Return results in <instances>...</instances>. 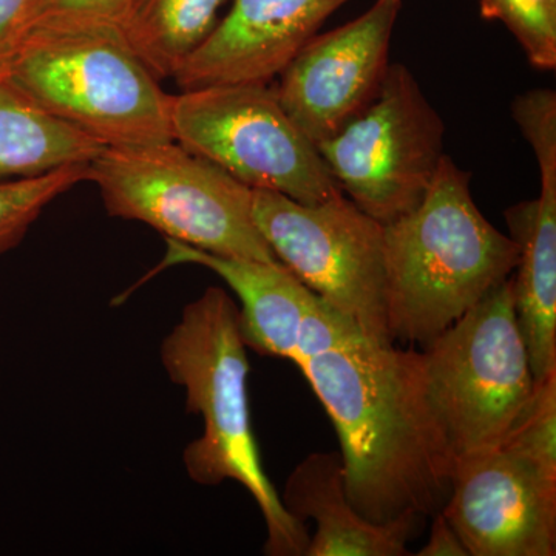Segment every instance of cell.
<instances>
[{"label": "cell", "mask_w": 556, "mask_h": 556, "mask_svg": "<svg viewBox=\"0 0 556 556\" xmlns=\"http://www.w3.org/2000/svg\"><path fill=\"white\" fill-rule=\"evenodd\" d=\"M334 424L348 500L387 525L433 517L456 456L428 399L422 353L357 336L299 365Z\"/></svg>", "instance_id": "obj_1"}, {"label": "cell", "mask_w": 556, "mask_h": 556, "mask_svg": "<svg viewBox=\"0 0 556 556\" xmlns=\"http://www.w3.org/2000/svg\"><path fill=\"white\" fill-rule=\"evenodd\" d=\"M248 346L239 306L222 288H207L182 311L163 340L161 362L185 388L186 408L203 419V434L185 450L186 471L200 485L236 481L265 518V554L305 556L308 527L285 508L260 459L248 397Z\"/></svg>", "instance_id": "obj_2"}, {"label": "cell", "mask_w": 556, "mask_h": 556, "mask_svg": "<svg viewBox=\"0 0 556 556\" xmlns=\"http://www.w3.org/2000/svg\"><path fill=\"white\" fill-rule=\"evenodd\" d=\"M391 339L426 346L511 277L518 244L482 215L470 174L444 155L430 189L383 225Z\"/></svg>", "instance_id": "obj_3"}, {"label": "cell", "mask_w": 556, "mask_h": 556, "mask_svg": "<svg viewBox=\"0 0 556 556\" xmlns=\"http://www.w3.org/2000/svg\"><path fill=\"white\" fill-rule=\"evenodd\" d=\"M2 68L40 108L104 148L174 141L172 94L116 25L35 21Z\"/></svg>", "instance_id": "obj_4"}, {"label": "cell", "mask_w": 556, "mask_h": 556, "mask_svg": "<svg viewBox=\"0 0 556 556\" xmlns=\"http://www.w3.org/2000/svg\"><path fill=\"white\" fill-rule=\"evenodd\" d=\"M89 179L112 217L208 254L278 262L255 225L254 190L177 141L105 148Z\"/></svg>", "instance_id": "obj_5"}, {"label": "cell", "mask_w": 556, "mask_h": 556, "mask_svg": "<svg viewBox=\"0 0 556 556\" xmlns=\"http://www.w3.org/2000/svg\"><path fill=\"white\" fill-rule=\"evenodd\" d=\"M431 407L456 459L500 447L535 393L511 280L424 346Z\"/></svg>", "instance_id": "obj_6"}, {"label": "cell", "mask_w": 556, "mask_h": 556, "mask_svg": "<svg viewBox=\"0 0 556 556\" xmlns=\"http://www.w3.org/2000/svg\"><path fill=\"white\" fill-rule=\"evenodd\" d=\"M172 137L252 190L303 204L343 193L317 146L265 83L217 84L172 97Z\"/></svg>", "instance_id": "obj_7"}, {"label": "cell", "mask_w": 556, "mask_h": 556, "mask_svg": "<svg viewBox=\"0 0 556 556\" xmlns=\"http://www.w3.org/2000/svg\"><path fill=\"white\" fill-rule=\"evenodd\" d=\"M254 219L278 262L372 342L391 345L383 225L345 193L303 204L254 190Z\"/></svg>", "instance_id": "obj_8"}, {"label": "cell", "mask_w": 556, "mask_h": 556, "mask_svg": "<svg viewBox=\"0 0 556 556\" xmlns=\"http://www.w3.org/2000/svg\"><path fill=\"white\" fill-rule=\"evenodd\" d=\"M445 126L404 64H391L378 97L317 144L340 190L382 225L419 206L444 159Z\"/></svg>", "instance_id": "obj_9"}, {"label": "cell", "mask_w": 556, "mask_h": 556, "mask_svg": "<svg viewBox=\"0 0 556 556\" xmlns=\"http://www.w3.org/2000/svg\"><path fill=\"white\" fill-rule=\"evenodd\" d=\"M402 0H376L354 21L311 38L280 73L278 101L314 142L327 141L375 101Z\"/></svg>", "instance_id": "obj_10"}, {"label": "cell", "mask_w": 556, "mask_h": 556, "mask_svg": "<svg viewBox=\"0 0 556 556\" xmlns=\"http://www.w3.org/2000/svg\"><path fill=\"white\" fill-rule=\"evenodd\" d=\"M441 510L470 556L556 554V479L506 445L456 459Z\"/></svg>", "instance_id": "obj_11"}, {"label": "cell", "mask_w": 556, "mask_h": 556, "mask_svg": "<svg viewBox=\"0 0 556 556\" xmlns=\"http://www.w3.org/2000/svg\"><path fill=\"white\" fill-rule=\"evenodd\" d=\"M348 0H233L174 79L182 90L276 78Z\"/></svg>", "instance_id": "obj_12"}, {"label": "cell", "mask_w": 556, "mask_h": 556, "mask_svg": "<svg viewBox=\"0 0 556 556\" xmlns=\"http://www.w3.org/2000/svg\"><path fill=\"white\" fill-rule=\"evenodd\" d=\"M285 508L306 526L314 521L305 556H402L419 517L376 525L348 500L340 452H316L291 471L280 497Z\"/></svg>", "instance_id": "obj_13"}, {"label": "cell", "mask_w": 556, "mask_h": 556, "mask_svg": "<svg viewBox=\"0 0 556 556\" xmlns=\"http://www.w3.org/2000/svg\"><path fill=\"white\" fill-rule=\"evenodd\" d=\"M166 243V257L156 270L186 263L214 270L239 298L240 331L247 346L262 356L294 362L303 317L316 294L287 266L222 257L174 240Z\"/></svg>", "instance_id": "obj_14"}, {"label": "cell", "mask_w": 556, "mask_h": 556, "mask_svg": "<svg viewBox=\"0 0 556 556\" xmlns=\"http://www.w3.org/2000/svg\"><path fill=\"white\" fill-rule=\"evenodd\" d=\"M540 177V197L506 212L519 251L511 294L536 382L556 372V167Z\"/></svg>", "instance_id": "obj_15"}, {"label": "cell", "mask_w": 556, "mask_h": 556, "mask_svg": "<svg viewBox=\"0 0 556 556\" xmlns=\"http://www.w3.org/2000/svg\"><path fill=\"white\" fill-rule=\"evenodd\" d=\"M104 149L40 108L0 67V181L90 164Z\"/></svg>", "instance_id": "obj_16"}, {"label": "cell", "mask_w": 556, "mask_h": 556, "mask_svg": "<svg viewBox=\"0 0 556 556\" xmlns=\"http://www.w3.org/2000/svg\"><path fill=\"white\" fill-rule=\"evenodd\" d=\"M225 2L130 0L121 30L156 78H174L217 27Z\"/></svg>", "instance_id": "obj_17"}, {"label": "cell", "mask_w": 556, "mask_h": 556, "mask_svg": "<svg viewBox=\"0 0 556 556\" xmlns=\"http://www.w3.org/2000/svg\"><path fill=\"white\" fill-rule=\"evenodd\" d=\"M86 179H89V164L0 181V255L24 240L43 208Z\"/></svg>", "instance_id": "obj_18"}, {"label": "cell", "mask_w": 556, "mask_h": 556, "mask_svg": "<svg viewBox=\"0 0 556 556\" xmlns=\"http://www.w3.org/2000/svg\"><path fill=\"white\" fill-rule=\"evenodd\" d=\"M484 20L500 21L533 67H556V0H479Z\"/></svg>", "instance_id": "obj_19"}, {"label": "cell", "mask_w": 556, "mask_h": 556, "mask_svg": "<svg viewBox=\"0 0 556 556\" xmlns=\"http://www.w3.org/2000/svg\"><path fill=\"white\" fill-rule=\"evenodd\" d=\"M501 445L556 479V372L538 380L529 405Z\"/></svg>", "instance_id": "obj_20"}, {"label": "cell", "mask_w": 556, "mask_h": 556, "mask_svg": "<svg viewBox=\"0 0 556 556\" xmlns=\"http://www.w3.org/2000/svg\"><path fill=\"white\" fill-rule=\"evenodd\" d=\"M514 119L536 156L538 167H556V93L536 89L519 94L511 104Z\"/></svg>", "instance_id": "obj_21"}, {"label": "cell", "mask_w": 556, "mask_h": 556, "mask_svg": "<svg viewBox=\"0 0 556 556\" xmlns=\"http://www.w3.org/2000/svg\"><path fill=\"white\" fill-rule=\"evenodd\" d=\"M130 0H42L33 22H87L121 27Z\"/></svg>", "instance_id": "obj_22"}, {"label": "cell", "mask_w": 556, "mask_h": 556, "mask_svg": "<svg viewBox=\"0 0 556 556\" xmlns=\"http://www.w3.org/2000/svg\"><path fill=\"white\" fill-rule=\"evenodd\" d=\"M42 0H0V67L30 27Z\"/></svg>", "instance_id": "obj_23"}, {"label": "cell", "mask_w": 556, "mask_h": 556, "mask_svg": "<svg viewBox=\"0 0 556 556\" xmlns=\"http://www.w3.org/2000/svg\"><path fill=\"white\" fill-rule=\"evenodd\" d=\"M433 526H431L430 538L426 546L417 552L419 556H470L463 540L453 526L450 525L442 510L433 515Z\"/></svg>", "instance_id": "obj_24"}]
</instances>
